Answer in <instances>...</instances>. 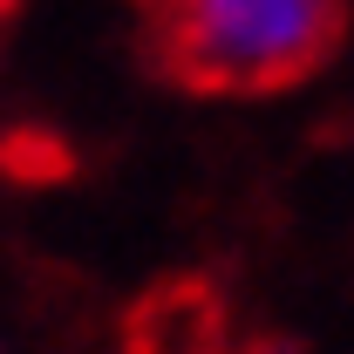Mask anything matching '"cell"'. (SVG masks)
Listing matches in <instances>:
<instances>
[{"label":"cell","mask_w":354,"mask_h":354,"mask_svg":"<svg viewBox=\"0 0 354 354\" xmlns=\"http://www.w3.org/2000/svg\"><path fill=\"white\" fill-rule=\"evenodd\" d=\"M150 35L177 82L259 95L334 55L341 0H150Z\"/></svg>","instance_id":"1"},{"label":"cell","mask_w":354,"mask_h":354,"mask_svg":"<svg viewBox=\"0 0 354 354\" xmlns=\"http://www.w3.org/2000/svg\"><path fill=\"white\" fill-rule=\"evenodd\" d=\"M7 7H14V0H0V14H7Z\"/></svg>","instance_id":"2"}]
</instances>
